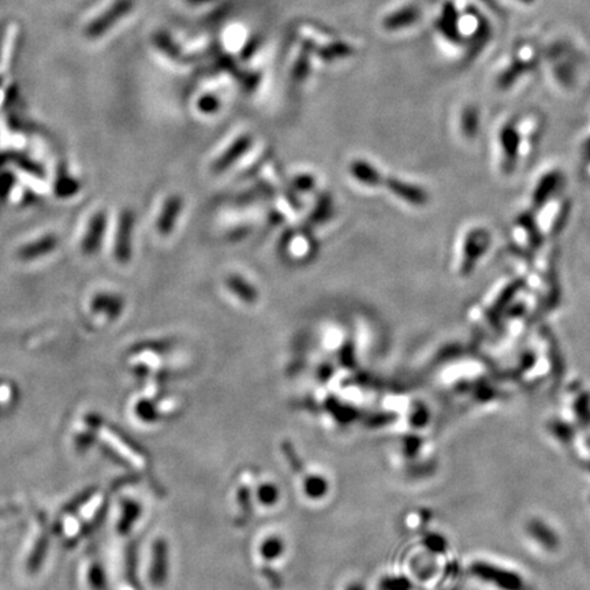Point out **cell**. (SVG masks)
Returning <instances> with one entry per match:
<instances>
[{
	"mask_svg": "<svg viewBox=\"0 0 590 590\" xmlns=\"http://www.w3.org/2000/svg\"><path fill=\"white\" fill-rule=\"evenodd\" d=\"M387 187L399 198L413 205H425L429 201L428 193L417 185L402 182L399 179H387Z\"/></svg>",
	"mask_w": 590,
	"mask_h": 590,
	"instance_id": "obj_6",
	"label": "cell"
},
{
	"mask_svg": "<svg viewBox=\"0 0 590 590\" xmlns=\"http://www.w3.org/2000/svg\"><path fill=\"white\" fill-rule=\"evenodd\" d=\"M331 211V204H330V200H327V198H324L322 202H320V205H319V208L315 211V213L312 215V220L315 222V223H320V222H323V215L322 213H324V216L327 218V215H328V212Z\"/></svg>",
	"mask_w": 590,
	"mask_h": 590,
	"instance_id": "obj_12",
	"label": "cell"
},
{
	"mask_svg": "<svg viewBox=\"0 0 590 590\" xmlns=\"http://www.w3.org/2000/svg\"><path fill=\"white\" fill-rule=\"evenodd\" d=\"M14 182H15V179H14L12 173L6 172V173H3V175L0 176V197H1V198H6V197L8 196L10 190L12 189Z\"/></svg>",
	"mask_w": 590,
	"mask_h": 590,
	"instance_id": "obj_11",
	"label": "cell"
},
{
	"mask_svg": "<svg viewBox=\"0 0 590 590\" xmlns=\"http://www.w3.org/2000/svg\"><path fill=\"white\" fill-rule=\"evenodd\" d=\"M54 190L61 198H69L78 193L80 183L72 176H69L67 172H59Z\"/></svg>",
	"mask_w": 590,
	"mask_h": 590,
	"instance_id": "obj_10",
	"label": "cell"
},
{
	"mask_svg": "<svg viewBox=\"0 0 590 590\" xmlns=\"http://www.w3.org/2000/svg\"><path fill=\"white\" fill-rule=\"evenodd\" d=\"M92 310L104 315L109 320H115L120 317L125 310V299L118 294L100 293L92 299Z\"/></svg>",
	"mask_w": 590,
	"mask_h": 590,
	"instance_id": "obj_3",
	"label": "cell"
},
{
	"mask_svg": "<svg viewBox=\"0 0 590 590\" xmlns=\"http://www.w3.org/2000/svg\"><path fill=\"white\" fill-rule=\"evenodd\" d=\"M136 216L130 209L122 211L118 220L116 235H115V248L114 253L118 262L127 264L133 255V234H134Z\"/></svg>",
	"mask_w": 590,
	"mask_h": 590,
	"instance_id": "obj_1",
	"label": "cell"
},
{
	"mask_svg": "<svg viewBox=\"0 0 590 590\" xmlns=\"http://www.w3.org/2000/svg\"><path fill=\"white\" fill-rule=\"evenodd\" d=\"M293 185H294V187H297V189H301V190H310L312 187H313V185H315V179L312 178V176H309V175H304V176H298L297 179H294V182H293Z\"/></svg>",
	"mask_w": 590,
	"mask_h": 590,
	"instance_id": "obj_13",
	"label": "cell"
},
{
	"mask_svg": "<svg viewBox=\"0 0 590 590\" xmlns=\"http://www.w3.org/2000/svg\"><path fill=\"white\" fill-rule=\"evenodd\" d=\"M105 229H107V213L105 211H98L92 216L81 244V249L85 255H93L98 252L103 244Z\"/></svg>",
	"mask_w": 590,
	"mask_h": 590,
	"instance_id": "obj_2",
	"label": "cell"
},
{
	"mask_svg": "<svg viewBox=\"0 0 590 590\" xmlns=\"http://www.w3.org/2000/svg\"><path fill=\"white\" fill-rule=\"evenodd\" d=\"M252 141H253L252 137L248 134L238 137L233 143V145L230 148H227L226 152L218 160H215V163L212 166V171L219 173V172H223V171L230 169L241 156H244L248 152V149L252 147Z\"/></svg>",
	"mask_w": 590,
	"mask_h": 590,
	"instance_id": "obj_5",
	"label": "cell"
},
{
	"mask_svg": "<svg viewBox=\"0 0 590 590\" xmlns=\"http://www.w3.org/2000/svg\"><path fill=\"white\" fill-rule=\"evenodd\" d=\"M59 245V238L56 235H45L40 240H37L36 242H30L22 248L18 249L17 255L19 260L22 261H30V260H36L40 258L43 255L54 252Z\"/></svg>",
	"mask_w": 590,
	"mask_h": 590,
	"instance_id": "obj_7",
	"label": "cell"
},
{
	"mask_svg": "<svg viewBox=\"0 0 590 590\" xmlns=\"http://www.w3.org/2000/svg\"><path fill=\"white\" fill-rule=\"evenodd\" d=\"M226 286L231 290L240 299L246 304H255L258 301V291L246 279L238 275H231L226 279Z\"/></svg>",
	"mask_w": 590,
	"mask_h": 590,
	"instance_id": "obj_9",
	"label": "cell"
},
{
	"mask_svg": "<svg viewBox=\"0 0 590 590\" xmlns=\"http://www.w3.org/2000/svg\"><path fill=\"white\" fill-rule=\"evenodd\" d=\"M350 172L358 182L366 186L376 187L383 183V175L379 172V169L365 160H354L350 165Z\"/></svg>",
	"mask_w": 590,
	"mask_h": 590,
	"instance_id": "obj_8",
	"label": "cell"
},
{
	"mask_svg": "<svg viewBox=\"0 0 590 590\" xmlns=\"http://www.w3.org/2000/svg\"><path fill=\"white\" fill-rule=\"evenodd\" d=\"M182 208H183V200L180 196L172 194L166 200L158 220V231L160 235L167 237L173 231V227L182 212Z\"/></svg>",
	"mask_w": 590,
	"mask_h": 590,
	"instance_id": "obj_4",
	"label": "cell"
}]
</instances>
